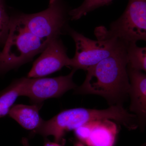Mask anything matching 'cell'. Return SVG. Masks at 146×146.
Returning <instances> with one entry per match:
<instances>
[{
	"instance_id": "cell-20",
	"label": "cell",
	"mask_w": 146,
	"mask_h": 146,
	"mask_svg": "<svg viewBox=\"0 0 146 146\" xmlns=\"http://www.w3.org/2000/svg\"><path fill=\"white\" fill-rule=\"evenodd\" d=\"M3 4L2 2V0H0V5Z\"/></svg>"
},
{
	"instance_id": "cell-2",
	"label": "cell",
	"mask_w": 146,
	"mask_h": 146,
	"mask_svg": "<svg viewBox=\"0 0 146 146\" xmlns=\"http://www.w3.org/2000/svg\"><path fill=\"white\" fill-rule=\"evenodd\" d=\"M101 119L114 120L129 130L136 129L139 125L136 115L129 113L122 105H115L104 110L84 108L65 110L49 120H43L41 125L33 133L44 137L52 136L54 142L61 143L66 140L64 137L67 132L91 121Z\"/></svg>"
},
{
	"instance_id": "cell-5",
	"label": "cell",
	"mask_w": 146,
	"mask_h": 146,
	"mask_svg": "<svg viewBox=\"0 0 146 146\" xmlns=\"http://www.w3.org/2000/svg\"><path fill=\"white\" fill-rule=\"evenodd\" d=\"M70 35L76 44V53L70 59L69 66L76 70L87 71L107 58L126 51L127 45L116 38L92 40L73 29H69Z\"/></svg>"
},
{
	"instance_id": "cell-11",
	"label": "cell",
	"mask_w": 146,
	"mask_h": 146,
	"mask_svg": "<svg viewBox=\"0 0 146 146\" xmlns=\"http://www.w3.org/2000/svg\"><path fill=\"white\" fill-rule=\"evenodd\" d=\"M43 105V104H34L31 105H13L8 115L25 129L33 131L41 125L44 120L39 112Z\"/></svg>"
},
{
	"instance_id": "cell-14",
	"label": "cell",
	"mask_w": 146,
	"mask_h": 146,
	"mask_svg": "<svg viewBox=\"0 0 146 146\" xmlns=\"http://www.w3.org/2000/svg\"><path fill=\"white\" fill-rule=\"evenodd\" d=\"M113 0H84L80 6L70 11L72 20H78L92 11L103 6L108 5Z\"/></svg>"
},
{
	"instance_id": "cell-3",
	"label": "cell",
	"mask_w": 146,
	"mask_h": 146,
	"mask_svg": "<svg viewBox=\"0 0 146 146\" xmlns=\"http://www.w3.org/2000/svg\"><path fill=\"white\" fill-rule=\"evenodd\" d=\"M51 40L37 37L27 29L16 17L11 18L8 37L3 50L0 52V73L26 63L42 52Z\"/></svg>"
},
{
	"instance_id": "cell-8",
	"label": "cell",
	"mask_w": 146,
	"mask_h": 146,
	"mask_svg": "<svg viewBox=\"0 0 146 146\" xmlns=\"http://www.w3.org/2000/svg\"><path fill=\"white\" fill-rule=\"evenodd\" d=\"M70 59L66 48L58 37L52 39L33 63L27 77L37 78L51 74L64 66H69Z\"/></svg>"
},
{
	"instance_id": "cell-10",
	"label": "cell",
	"mask_w": 146,
	"mask_h": 146,
	"mask_svg": "<svg viewBox=\"0 0 146 146\" xmlns=\"http://www.w3.org/2000/svg\"><path fill=\"white\" fill-rule=\"evenodd\" d=\"M130 82L129 95L131 98L129 110L135 112L141 126L145 120L146 115V76L141 71L127 68Z\"/></svg>"
},
{
	"instance_id": "cell-18",
	"label": "cell",
	"mask_w": 146,
	"mask_h": 146,
	"mask_svg": "<svg viewBox=\"0 0 146 146\" xmlns=\"http://www.w3.org/2000/svg\"><path fill=\"white\" fill-rule=\"evenodd\" d=\"M22 143L23 146H30L28 140L25 138H23L22 140Z\"/></svg>"
},
{
	"instance_id": "cell-15",
	"label": "cell",
	"mask_w": 146,
	"mask_h": 146,
	"mask_svg": "<svg viewBox=\"0 0 146 146\" xmlns=\"http://www.w3.org/2000/svg\"><path fill=\"white\" fill-rule=\"evenodd\" d=\"M10 19L4 6L0 5V45L5 44L9 33Z\"/></svg>"
},
{
	"instance_id": "cell-4",
	"label": "cell",
	"mask_w": 146,
	"mask_h": 146,
	"mask_svg": "<svg viewBox=\"0 0 146 146\" xmlns=\"http://www.w3.org/2000/svg\"><path fill=\"white\" fill-rule=\"evenodd\" d=\"M97 39L116 38L127 46L129 43L146 40V0H129L124 12L110 24L109 29H96Z\"/></svg>"
},
{
	"instance_id": "cell-19",
	"label": "cell",
	"mask_w": 146,
	"mask_h": 146,
	"mask_svg": "<svg viewBox=\"0 0 146 146\" xmlns=\"http://www.w3.org/2000/svg\"><path fill=\"white\" fill-rule=\"evenodd\" d=\"M56 1V0H50V5L52 4L53 3H54V2L55 1Z\"/></svg>"
},
{
	"instance_id": "cell-12",
	"label": "cell",
	"mask_w": 146,
	"mask_h": 146,
	"mask_svg": "<svg viewBox=\"0 0 146 146\" xmlns=\"http://www.w3.org/2000/svg\"><path fill=\"white\" fill-rule=\"evenodd\" d=\"M27 78L18 79L0 92V118L8 115L18 97L22 96Z\"/></svg>"
},
{
	"instance_id": "cell-7",
	"label": "cell",
	"mask_w": 146,
	"mask_h": 146,
	"mask_svg": "<svg viewBox=\"0 0 146 146\" xmlns=\"http://www.w3.org/2000/svg\"><path fill=\"white\" fill-rule=\"evenodd\" d=\"M76 70L68 75L54 78H27L22 96L28 97L34 104H43L48 99L62 96L67 91L75 89L76 85L73 80Z\"/></svg>"
},
{
	"instance_id": "cell-17",
	"label": "cell",
	"mask_w": 146,
	"mask_h": 146,
	"mask_svg": "<svg viewBox=\"0 0 146 146\" xmlns=\"http://www.w3.org/2000/svg\"><path fill=\"white\" fill-rule=\"evenodd\" d=\"M73 146H86V145L76 138L73 140Z\"/></svg>"
},
{
	"instance_id": "cell-6",
	"label": "cell",
	"mask_w": 146,
	"mask_h": 146,
	"mask_svg": "<svg viewBox=\"0 0 146 146\" xmlns=\"http://www.w3.org/2000/svg\"><path fill=\"white\" fill-rule=\"evenodd\" d=\"M15 17L33 34L46 40L58 37L66 23L64 10L56 0L42 12Z\"/></svg>"
},
{
	"instance_id": "cell-1",
	"label": "cell",
	"mask_w": 146,
	"mask_h": 146,
	"mask_svg": "<svg viewBox=\"0 0 146 146\" xmlns=\"http://www.w3.org/2000/svg\"><path fill=\"white\" fill-rule=\"evenodd\" d=\"M127 65L126 51L103 59L87 70L84 82L75 93L98 95L112 106L122 105L130 89Z\"/></svg>"
},
{
	"instance_id": "cell-9",
	"label": "cell",
	"mask_w": 146,
	"mask_h": 146,
	"mask_svg": "<svg viewBox=\"0 0 146 146\" xmlns=\"http://www.w3.org/2000/svg\"><path fill=\"white\" fill-rule=\"evenodd\" d=\"M115 123L109 119H101L85 124L84 144L87 146H115L119 133Z\"/></svg>"
},
{
	"instance_id": "cell-16",
	"label": "cell",
	"mask_w": 146,
	"mask_h": 146,
	"mask_svg": "<svg viewBox=\"0 0 146 146\" xmlns=\"http://www.w3.org/2000/svg\"><path fill=\"white\" fill-rule=\"evenodd\" d=\"M65 143L66 141H63L62 143H58L55 142H51L46 139L44 146H65Z\"/></svg>"
},
{
	"instance_id": "cell-13",
	"label": "cell",
	"mask_w": 146,
	"mask_h": 146,
	"mask_svg": "<svg viewBox=\"0 0 146 146\" xmlns=\"http://www.w3.org/2000/svg\"><path fill=\"white\" fill-rule=\"evenodd\" d=\"M127 68L138 71L146 70V48L139 47L135 42L126 47Z\"/></svg>"
}]
</instances>
